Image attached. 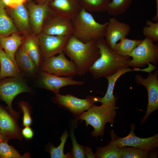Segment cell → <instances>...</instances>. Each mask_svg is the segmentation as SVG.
<instances>
[{
    "mask_svg": "<svg viewBox=\"0 0 158 158\" xmlns=\"http://www.w3.org/2000/svg\"><path fill=\"white\" fill-rule=\"evenodd\" d=\"M100 56L90 68L88 71L97 79L113 74L119 70L129 67V56L120 55L112 49L104 38L97 41Z\"/></svg>",
    "mask_w": 158,
    "mask_h": 158,
    "instance_id": "7a4b0ae2",
    "label": "cell"
},
{
    "mask_svg": "<svg viewBox=\"0 0 158 158\" xmlns=\"http://www.w3.org/2000/svg\"><path fill=\"white\" fill-rule=\"evenodd\" d=\"M23 35V40L21 45L40 71L43 61L38 36L33 33Z\"/></svg>",
    "mask_w": 158,
    "mask_h": 158,
    "instance_id": "ffe728a7",
    "label": "cell"
},
{
    "mask_svg": "<svg viewBox=\"0 0 158 158\" xmlns=\"http://www.w3.org/2000/svg\"><path fill=\"white\" fill-rule=\"evenodd\" d=\"M52 0H35V2L38 4H43L46 3H49Z\"/></svg>",
    "mask_w": 158,
    "mask_h": 158,
    "instance_id": "f35d334b",
    "label": "cell"
},
{
    "mask_svg": "<svg viewBox=\"0 0 158 158\" xmlns=\"http://www.w3.org/2000/svg\"><path fill=\"white\" fill-rule=\"evenodd\" d=\"M63 52L74 63L79 76L86 73L100 55L97 41L85 42L72 35L69 37Z\"/></svg>",
    "mask_w": 158,
    "mask_h": 158,
    "instance_id": "6da1fadb",
    "label": "cell"
},
{
    "mask_svg": "<svg viewBox=\"0 0 158 158\" xmlns=\"http://www.w3.org/2000/svg\"><path fill=\"white\" fill-rule=\"evenodd\" d=\"M22 34L15 33L9 36L0 37V46L6 55L16 63L15 53L23 41V36Z\"/></svg>",
    "mask_w": 158,
    "mask_h": 158,
    "instance_id": "44dd1931",
    "label": "cell"
},
{
    "mask_svg": "<svg viewBox=\"0 0 158 158\" xmlns=\"http://www.w3.org/2000/svg\"><path fill=\"white\" fill-rule=\"evenodd\" d=\"M7 141L2 140L0 141V158H30L29 152L23 155L19 152L12 146L8 145Z\"/></svg>",
    "mask_w": 158,
    "mask_h": 158,
    "instance_id": "f1b7e54d",
    "label": "cell"
},
{
    "mask_svg": "<svg viewBox=\"0 0 158 158\" xmlns=\"http://www.w3.org/2000/svg\"><path fill=\"white\" fill-rule=\"evenodd\" d=\"M133 0H111L107 12L110 16L114 17L123 14L131 4Z\"/></svg>",
    "mask_w": 158,
    "mask_h": 158,
    "instance_id": "83f0119b",
    "label": "cell"
},
{
    "mask_svg": "<svg viewBox=\"0 0 158 158\" xmlns=\"http://www.w3.org/2000/svg\"><path fill=\"white\" fill-rule=\"evenodd\" d=\"M142 40H131L125 37L115 45L113 51L123 56H129L133 49L141 42Z\"/></svg>",
    "mask_w": 158,
    "mask_h": 158,
    "instance_id": "484cf974",
    "label": "cell"
},
{
    "mask_svg": "<svg viewBox=\"0 0 158 158\" xmlns=\"http://www.w3.org/2000/svg\"><path fill=\"white\" fill-rule=\"evenodd\" d=\"M74 129L70 131V136L72 141V148L71 153L73 158H84L85 157L84 147L77 142L74 134Z\"/></svg>",
    "mask_w": 158,
    "mask_h": 158,
    "instance_id": "d6a6232c",
    "label": "cell"
},
{
    "mask_svg": "<svg viewBox=\"0 0 158 158\" xmlns=\"http://www.w3.org/2000/svg\"><path fill=\"white\" fill-rule=\"evenodd\" d=\"M111 140L109 144L104 147L97 148L95 154L96 157L98 158H121L120 149L116 142V138L113 133L111 134Z\"/></svg>",
    "mask_w": 158,
    "mask_h": 158,
    "instance_id": "d4e9b609",
    "label": "cell"
},
{
    "mask_svg": "<svg viewBox=\"0 0 158 158\" xmlns=\"http://www.w3.org/2000/svg\"><path fill=\"white\" fill-rule=\"evenodd\" d=\"M63 52L56 56L43 61L40 71L62 77H73L78 75L76 67L71 60H68Z\"/></svg>",
    "mask_w": 158,
    "mask_h": 158,
    "instance_id": "52a82bcc",
    "label": "cell"
},
{
    "mask_svg": "<svg viewBox=\"0 0 158 158\" xmlns=\"http://www.w3.org/2000/svg\"><path fill=\"white\" fill-rule=\"evenodd\" d=\"M0 132L3 140L8 142L13 139L21 140V129L16 118L7 108L0 104Z\"/></svg>",
    "mask_w": 158,
    "mask_h": 158,
    "instance_id": "5bb4252c",
    "label": "cell"
},
{
    "mask_svg": "<svg viewBox=\"0 0 158 158\" xmlns=\"http://www.w3.org/2000/svg\"><path fill=\"white\" fill-rule=\"evenodd\" d=\"M84 152L85 157L96 158L94 154L92 149L88 146L84 147Z\"/></svg>",
    "mask_w": 158,
    "mask_h": 158,
    "instance_id": "8d00e7d4",
    "label": "cell"
},
{
    "mask_svg": "<svg viewBox=\"0 0 158 158\" xmlns=\"http://www.w3.org/2000/svg\"><path fill=\"white\" fill-rule=\"evenodd\" d=\"M156 3V13L152 18V20L155 22H158V0H155Z\"/></svg>",
    "mask_w": 158,
    "mask_h": 158,
    "instance_id": "74e56055",
    "label": "cell"
},
{
    "mask_svg": "<svg viewBox=\"0 0 158 158\" xmlns=\"http://www.w3.org/2000/svg\"><path fill=\"white\" fill-rule=\"evenodd\" d=\"M135 126L131 125L130 131L126 136L116 138V143L119 148L126 146L150 151L156 149L158 146V134L147 138H141L136 135L134 133Z\"/></svg>",
    "mask_w": 158,
    "mask_h": 158,
    "instance_id": "7c38bea8",
    "label": "cell"
},
{
    "mask_svg": "<svg viewBox=\"0 0 158 158\" xmlns=\"http://www.w3.org/2000/svg\"><path fill=\"white\" fill-rule=\"evenodd\" d=\"M42 32L53 35L70 36L73 33L71 19L62 17L54 13L44 23Z\"/></svg>",
    "mask_w": 158,
    "mask_h": 158,
    "instance_id": "9a60e30c",
    "label": "cell"
},
{
    "mask_svg": "<svg viewBox=\"0 0 158 158\" xmlns=\"http://www.w3.org/2000/svg\"><path fill=\"white\" fill-rule=\"evenodd\" d=\"M73 28L72 35L85 42L97 41L104 38L108 22L104 24L97 22L89 12L82 8L71 19Z\"/></svg>",
    "mask_w": 158,
    "mask_h": 158,
    "instance_id": "3957f363",
    "label": "cell"
},
{
    "mask_svg": "<svg viewBox=\"0 0 158 158\" xmlns=\"http://www.w3.org/2000/svg\"><path fill=\"white\" fill-rule=\"evenodd\" d=\"M146 25L143 28L142 34L145 37L151 39L154 42L158 41V22L149 20L146 22Z\"/></svg>",
    "mask_w": 158,
    "mask_h": 158,
    "instance_id": "1f68e13d",
    "label": "cell"
},
{
    "mask_svg": "<svg viewBox=\"0 0 158 158\" xmlns=\"http://www.w3.org/2000/svg\"><path fill=\"white\" fill-rule=\"evenodd\" d=\"M73 78V77L60 76L40 71L38 82L42 88L56 93H59L60 89L64 87L84 85L83 81L74 80Z\"/></svg>",
    "mask_w": 158,
    "mask_h": 158,
    "instance_id": "4fadbf2b",
    "label": "cell"
},
{
    "mask_svg": "<svg viewBox=\"0 0 158 158\" xmlns=\"http://www.w3.org/2000/svg\"><path fill=\"white\" fill-rule=\"evenodd\" d=\"M25 4L28 11L31 30L38 35L42 32L46 21L54 13L48 3L38 4L32 0H28Z\"/></svg>",
    "mask_w": 158,
    "mask_h": 158,
    "instance_id": "ba28073f",
    "label": "cell"
},
{
    "mask_svg": "<svg viewBox=\"0 0 158 158\" xmlns=\"http://www.w3.org/2000/svg\"><path fill=\"white\" fill-rule=\"evenodd\" d=\"M37 36L43 61L50 57L63 52L64 47L71 36L53 35L42 32Z\"/></svg>",
    "mask_w": 158,
    "mask_h": 158,
    "instance_id": "8fae6325",
    "label": "cell"
},
{
    "mask_svg": "<svg viewBox=\"0 0 158 158\" xmlns=\"http://www.w3.org/2000/svg\"><path fill=\"white\" fill-rule=\"evenodd\" d=\"M31 91V88L22 77H9L0 80V99L7 104V108L16 119L19 114L12 107L14 99L21 93L30 92Z\"/></svg>",
    "mask_w": 158,
    "mask_h": 158,
    "instance_id": "5b68a950",
    "label": "cell"
},
{
    "mask_svg": "<svg viewBox=\"0 0 158 158\" xmlns=\"http://www.w3.org/2000/svg\"><path fill=\"white\" fill-rule=\"evenodd\" d=\"M18 107L23 114V124L24 127L30 126L32 124V119L31 116V109L29 104L25 101H20Z\"/></svg>",
    "mask_w": 158,
    "mask_h": 158,
    "instance_id": "836d02e7",
    "label": "cell"
},
{
    "mask_svg": "<svg viewBox=\"0 0 158 158\" xmlns=\"http://www.w3.org/2000/svg\"><path fill=\"white\" fill-rule=\"evenodd\" d=\"M141 71L145 72L146 69L135 68L132 69L130 67L121 69L111 75L107 76L106 78L108 82V86L106 93L102 97H94L93 100L95 102H99L102 104L116 101V98L113 95V91L116 82L121 75L124 74L132 71Z\"/></svg>",
    "mask_w": 158,
    "mask_h": 158,
    "instance_id": "d6986e66",
    "label": "cell"
},
{
    "mask_svg": "<svg viewBox=\"0 0 158 158\" xmlns=\"http://www.w3.org/2000/svg\"><path fill=\"white\" fill-rule=\"evenodd\" d=\"M6 10L18 31L23 35L33 33L31 29L28 10L25 4L14 7H5Z\"/></svg>",
    "mask_w": 158,
    "mask_h": 158,
    "instance_id": "e0dca14e",
    "label": "cell"
},
{
    "mask_svg": "<svg viewBox=\"0 0 158 158\" xmlns=\"http://www.w3.org/2000/svg\"><path fill=\"white\" fill-rule=\"evenodd\" d=\"M120 149L121 158H148L149 150L135 147H126Z\"/></svg>",
    "mask_w": 158,
    "mask_h": 158,
    "instance_id": "4dcf8cb0",
    "label": "cell"
},
{
    "mask_svg": "<svg viewBox=\"0 0 158 158\" xmlns=\"http://www.w3.org/2000/svg\"><path fill=\"white\" fill-rule=\"evenodd\" d=\"M151 39L145 37L130 54L132 58L129 67H144L150 63L156 65L158 62V46Z\"/></svg>",
    "mask_w": 158,
    "mask_h": 158,
    "instance_id": "8992f818",
    "label": "cell"
},
{
    "mask_svg": "<svg viewBox=\"0 0 158 158\" xmlns=\"http://www.w3.org/2000/svg\"><path fill=\"white\" fill-rule=\"evenodd\" d=\"M21 134L24 138L26 139L29 140L31 139L33 137L34 132L30 126H26L21 129Z\"/></svg>",
    "mask_w": 158,
    "mask_h": 158,
    "instance_id": "e575fe53",
    "label": "cell"
},
{
    "mask_svg": "<svg viewBox=\"0 0 158 158\" xmlns=\"http://www.w3.org/2000/svg\"><path fill=\"white\" fill-rule=\"evenodd\" d=\"M68 132L65 131L60 138L61 141L60 145L57 147L53 145L50 146L49 152L51 158H70L72 157L71 153L68 152L64 153L63 149L65 143L68 137Z\"/></svg>",
    "mask_w": 158,
    "mask_h": 158,
    "instance_id": "f546056e",
    "label": "cell"
},
{
    "mask_svg": "<svg viewBox=\"0 0 158 158\" xmlns=\"http://www.w3.org/2000/svg\"><path fill=\"white\" fill-rule=\"evenodd\" d=\"M49 5L56 14L71 19L82 8L80 0H52Z\"/></svg>",
    "mask_w": 158,
    "mask_h": 158,
    "instance_id": "ac0fdd59",
    "label": "cell"
},
{
    "mask_svg": "<svg viewBox=\"0 0 158 158\" xmlns=\"http://www.w3.org/2000/svg\"><path fill=\"white\" fill-rule=\"evenodd\" d=\"M28 0H2L6 7H14L22 4H25Z\"/></svg>",
    "mask_w": 158,
    "mask_h": 158,
    "instance_id": "d590c367",
    "label": "cell"
},
{
    "mask_svg": "<svg viewBox=\"0 0 158 158\" xmlns=\"http://www.w3.org/2000/svg\"><path fill=\"white\" fill-rule=\"evenodd\" d=\"M111 0H80L83 8L89 13L104 12Z\"/></svg>",
    "mask_w": 158,
    "mask_h": 158,
    "instance_id": "4316f807",
    "label": "cell"
},
{
    "mask_svg": "<svg viewBox=\"0 0 158 158\" xmlns=\"http://www.w3.org/2000/svg\"><path fill=\"white\" fill-rule=\"evenodd\" d=\"M130 30L129 24L119 21L115 18H110L106 28L104 39L107 45L113 50L116 44L121 38L126 37Z\"/></svg>",
    "mask_w": 158,
    "mask_h": 158,
    "instance_id": "2e32d148",
    "label": "cell"
},
{
    "mask_svg": "<svg viewBox=\"0 0 158 158\" xmlns=\"http://www.w3.org/2000/svg\"><path fill=\"white\" fill-rule=\"evenodd\" d=\"M116 102L102 104L99 106L94 105L78 116V119L85 121L87 126L90 125L93 127L94 130L91 133L92 136H103L106 123L113 124L118 108Z\"/></svg>",
    "mask_w": 158,
    "mask_h": 158,
    "instance_id": "277c9868",
    "label": "cell"
},
{
    "mask_svg": "<svg viewBox=\"0 0 158 158\" xmlns=\"http://www.w3.org/2000/svg\"><path fill=\"white\" fill-rule=\"evenodd\" d=\"M17 64L22 72L32 75L40 71L39 69L21 45L15 54Z\"/></svg>",
    "mask_w": 158,
    "mask_h": 158,
    "instance_id": "7402d4cb",
    "label": "cell"
},
{
    "mask_svg": "<svg viewBox=\"0 0 158 158\" xmlns=\"http://www.w3.org/2000/svg\"><path fill=\"white\" fill-rule=\"evenodd\" d=\"M94 97L88 95L85 99H81L70 94L64 95L58 93H55L53 101L58 105L66 109L78 116L95 105Z\"/></svg>",
    "mask_w": 158,
    "mask_h": 158,
    "instance_id": "30bf717a",
    "label": "cell"
},
{
    "mask_svg": "<svg viewBox=\"0 0 158 158\" xmlns=\"http://www.w3.org/2000/svg\"></svg>",
    "mask_w": 158,
    "mask_h": 158,
    "instance_id": "60d3db41",
    "label": "cell"
},
{
    "mask_svg": "<svg viewBox=\"0 0 158 158\" xmlns=\"http://www.w3.org/2000/svg\"><path fill=\"white\" fill-rule=\"evenodd\" d=\"M2 139H3L2 137L0 132V141H1V140Z\"/></svg>",
    "mask_w": 158,
    "mask_h": 158,
    "instance_id": "ab89813d",
    "label": "cell"
},
{
    "mask_svg": "<svg viewBox=\"0 0 158 158\" xmlns=\"http://www.w3.org/2000/svg\"><path fill=\"white\" fill-rule=\"evenodd\" d=\"M5 7L2 0H0V37L20 33L7 13Z\"/></svg>",
    "mask_w": 158,
    "mask_h": 158,
    "instance_id": "cb8c5ba5",
    "label": "cell"
},
{
    "mask_svg": "<svg viewBox=\"0 0 158 158\" xmlns=\"http://www.w3.org/2000/svg\"><path fill=\"white\" fill-rule=\"evenodd\" d=\"M158 70L154 73H149L147 78H143L137 74L135 78L136 82L145 87L148 94V102L146 113L142 120V124L145 121L148 116L158 108Z\"/></svg>",
    "mask_w": 158,
    "mask_h": 158,
    "instance_id": "9c48e42d",
    "label": "cell"
},
{
    "mask_svg": "<svg viewBox=\"0 0 158 158\" xmlns=\"http://www.w3.org/2000/svg\"><path fill=\"white\" fill-rule=\"evenodd\" d=\"M0 80L9 77H22V72L0 46Z\"/></svg>",
    "mask_w": 158,
    "mask_h": 158,
    "instance_id": "603a6c76",
    "label": "cell"
}]
</instances>
